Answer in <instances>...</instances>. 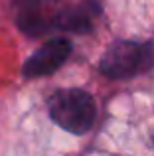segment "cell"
<instances>
[{"label": "cell", "mask_w": 154, "mask_h": 156, "mask_svg": "<svg viewBox=\"0 0 154 156\" xmlns=\"http://www.w3.org/2000/svg\"><path fill=\"white\" fill-rule=\"evenodd\" d=\"M50 117L55 125L71 134L91 130L97 119L95 99L83 89H59L47 101Z\"/></svg>", "instance_id": "1"}, {"label": "cell", "mask_w": 154, "mask_h": 156, "mask_svg": "<svg viewBox=\"0 0 154 156\" xmlns=\"http://www.w3.org/2000/svg\"><path fill=\"white\" fill-rule=\"evenodd\" d=\"M154 65L152 44L117 42L107 50L99 63L101 73L113 79H128L138 73L148 71Z\"/></svg>", "instance_id": "2"}, {"label": "cell", "mask_w": 154, "mask_h": 156, "mask_svg": "<svg viewBox=\"0 0 154 156\" xmlns=\"http://www.w3.org/2000/svg\"><path fill=\"white\" fill-rule=\"evenodd\" d=\"M61 0H14L16 26L30 38H38L51 28H55V18L59 14Z\"/></svg>", "instance_id": "3"}, {"label": "cell", "mask_w": 154, "mask_h": 156, "mask_svg": "<svg viewBox=\"0 0 154 156\" xmlns=\"http://www.w3.org/2000/svg\"><path fill=\"white\" fill-rule=\"evenodd\" d=\"M71 50L73 46L67 38H51L26 59L22 67V75L26 79H34V77H46L58 71L71 55Z\"/></svg>", "instance_id": "4"}, {"label": "cell", "mask_w": 154, "mask_h": 156, "mask_svg": "<svg viewBox=\"0 0 154 156\" xmlns=\"http://www.w3.org/2000/svg\"><path fill=\"white\" fill-rule=\"evenodd\" d=\"M101 14V6L97 0H85L71 8H61L55 18V30L87 34L93 30V24Z\"/></svg>", "instance_id": "5"}]
</instances>
